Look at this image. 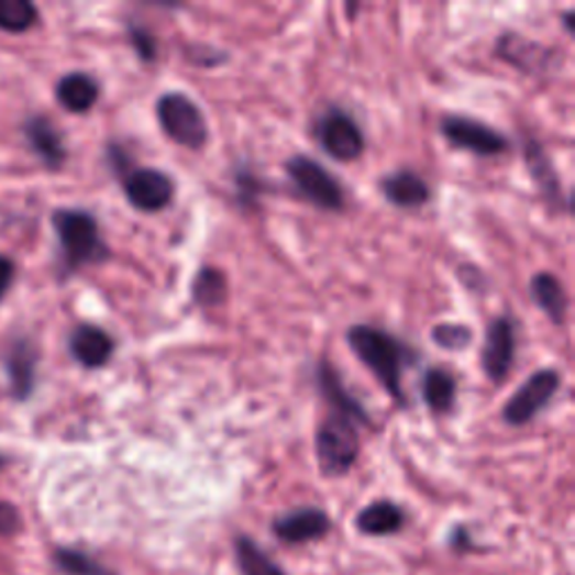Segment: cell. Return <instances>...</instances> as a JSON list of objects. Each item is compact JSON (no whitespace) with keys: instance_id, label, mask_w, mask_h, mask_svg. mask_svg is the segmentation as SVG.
<instances>
[{"instance_id":"obj_28","label":"cell","mask_w":575,"mask_h":575,"mask_svg":"<svg viewBox=\"0 0 575 575\" xmlns=\"http://www.w3.org/2000/svg\"><path fill=\"white\" fill-rule=\"evenodd\" d=\"M19 529H21L19 510L8 501H0V538H10L19 533Z\"/></svg>"},{"instance_id":"obj_22","label":"cell","mask_w":575,"mask_h":575,"mask_svg":"<svg viewBox=\"0 0 575 575\" xmlns=\"http://www.w3.org/2000/svg\"><path fill=\"white\" fill-rule=\"evenodd\" d=\"M236 551V562H239V571L243 575H286L275 560H270V555L261 549L252 538L241 535L234 544Z\"/></svg>"},{"instance_id":"obj_9","label":"cell","mask_w":575,"mask_h":575,"mask_svg":"<svg viewBox=\"0 0 575 575\" xmlns=\"http://www.w3.org/2000/svg\"><path fill=\"white\" fill-rule=\"evenodd\" d=\"M124 193L140 212H161L174 198V180L161 169H133L124 178Z\"/></svg>"},{"instance_id":"obj_2","label":"cell","mask_w":575,"mask_h":575,"mask_svg":"<svg viewBox=\"0 0 575 575\" xmlns=\"http://www.w3.org/2000/svg\"><path fill=\"white\" fill-rule=\"evenodd\" d=\"M57 230L64 266L68 273H77L88 264H99L109 256L107 243L99 236V225L92 214L81 209H59L52 217Z\"/></svg>"},{"instance_id":"obj_25","label":"cell","mask_w":575,"mask_h":575,"mask_svg":"<svg viewBox=\"0 0 575 575\" xmlns=\"http://www.w3.org/2000/svg\"><path fill=\"white\" fill-rule=\"evenodd\" d=\"M55 564L64 575H113L107 566L75 549H57Z\"/></svg>"},{"instance_id":"obj_4","label":"cell","mask_w":575,"mask_h":575,"mask_svg":"<svg viewBox=\"0 0 575 575\" xmlns=\"http://www.w3.org/2000/svg\"><path fill=\"white\" fill-rule=\"evenodd\" d=\"M158 122L163 131L180 146L200 148L207 142V122L196 101L183 92H167L158 99Z\"/></svg>"},{"instance_id":"obj_14","label":"cell","mask_w":575,"mask_h":575,"mask_svg":"<svg viewBox=\"0 0 575 575\" xmlns=\"http://www.w3.org/2000/svg\"><path fill=\"white\" fill-rule=\"evenodd\" d=\"M23 131H25V137L30 142L32 151L38 155L45 167L59 169L66 163V146H64L62 133L47 118L36 115L32 120H27Z\"/></svg>"},{"instance_id":"obj_13","label":"cell","mask_w":575,"mask_h":575,"mask_svg":"<svg viewBox=\"0 0 575 575\" xmlns=\"http://www.w3.org/2000/svg\"><path fill=\"white\" fill-rule=\"evenodd\" d=\"M113 351V338L95 324H79L70 335V353L86 369L103 367L111 360Z\"/></svg>"},{"instance_id":"obj_16","label":"cell","mask_w":575,"mask_h":575,"mask_svg":"<svg viewBox=\"0 0 575 575\" xmlns=\"http://www.w3.org/2000/svg\"><path fill=\"white\" fill-rule=\"evenodd\" d=\"M380 189L385 193V198L396 204V207H402V209H411V207H421L430 200L432 191L428 187V183L409 172V169H400L396 174H389L383 178L380 183Z\"/></svg>"},{"instance_id":"obj_31","label":"cell","mask_w":575,"mask_h":575,"mask_svg":"<svg viewBox=\"0 0 575 575\" xmlns=\"http://www.w3.org/2000/svg\"><path fill=\"white\" fill-rule=\"evenodd\" d=\"M564 25H566L568 32H573V14H571V12L564 16Z\"/></svg>"},{"instance_id":"obj_8","label":"cell","mask_w":575,"mask_h":575,"mask_svg":"<svg viewBox=\"0 0 575 575\" xmlns=\"http://www.w3.org/2000/svg\"><path fill=\"white\" fill-rule=\"evenodd\" d=\"M441 131L454 146L477 155H499L508 148V140L499 131L465 115H445Z\"/></svg>"},{"instance_id":"obj_24","label":"cell","mask_w":575,"mask_h":575,"mask_svg":"<svg viewBox=\"0 0 575 575\" xmlns=\"http://www.w3.org/2000/svg\"><path fill=\"white\" fill-rule=\"evenodd\" d=\"M38 19L30 0H0V30L21 34L27 32Z\"/></svg>"},{"instance_id":"obj_19","label":"cell","mask_w":575,"mask_h":575,"mask_svg":"<svg viewBox=\"0 0 575 575\" xmlns=\"http://www.w3.org/2000/svg\"><path fill=\"white\" fill-rule=\"evenodd\" d=\"M531 297L546 312V318L555 324L562 327L566 320V310H568V297L560 284L557 277L551 273H538L531 279Z\"/></svg>"},{"instance_id":"obj_32","label":"cell","mask_w":575,"mask_h":575,"mask_svg":"<svg viewBox=\"0 0 575 575\" xmlns=\"http://www.w3.org/2000/svg\"><path fill=\"white\" fill-rule=\"evenodd\" d=\"M5 465V458L3 456H0V467H3Z\"/></svg>"},{"instance_id":"obj_15","label":"cell","mask_w":575,"mask_h":575,"mask_svg":"<svg viewBox=\"0 0 575 575\" xmlns=\"http://www.w3.org/2000/svg\"><path fill=\"white\" fill-rule=\"evenodd\" d=\"M355 527L362 535L387 538V535L398 533L405 527V512L398 504H394L389 499H380L357 512Z\"/></svg>"},{"instance_id":"obj_17","label":"cell","mask_w":575,"mask_h":575,"mask_svg":"<svg viewBox=\"0 0 575 575\" xmlns=\"http://www.w3.org/2000/svg\"><path fill=\"white\" fill-rule=\"evenodd\" d=\"M318 383H320V389H322V394L327 396V400L331 402V407H333L335 413L349 416V418H353V421L369 423L367 411H364L362 405L344 389L338 372L331 367V362H327V360L320 362V367H318Z\"/></svg>"},{"instance_id":"obj_23","label":"cell","mask_w":575,"mask_h":575,"mask_svg":"<svg viewBox=\"0 0 575 575\" xmlns=\"http://www.w3.org/2000/svg\"><path fill=\"white\" fill-rule=\"evenodd\" d=\"M191 295H193V301L202 308L221 306L228 297L225 275L219 268H202L193 279Z\"/></svg>"},{"instance_id":"obj_30","label":"cell","mask_w":575,"mask_h":575,"mask_svg":"<svg viewBox=\"0 0 575 575\" xmlns=\"http://www.w3.org/2000/svg\"><path fill=\"white\" fill-rule=\"evenodd\" d=\"M450 544H452V549H456V551H469V549H473V540H469V533H467L465 529H456V531L452 533Z\"/></svg>"},{"instance_id":"obj_21","label":"cell","mask_w":575,"mask_h":575,"mask_svg":"<svg viewBox=\"0 0 575 575\" xmlns=\"http://www.w3.org/2000/svg\"><path fill=\"white\" fill-rule=\"evenodd\" d=\"M527 163H529V172L535 180V185L540 187V191L553 200V202H562V191H560V180L557 174L551 165V161L546 158L544 148L538 142H529L527 144Z\"/></svg>"},{"instance_id":"obj_12","label":"cell","mask_w":575,"mask_h":575,"mask_svg":"<svg viewBox=\"0 0 575 575\" xmlns=\"http://www.w3.org/2000/svg\"><path fill=\"white\" fill-rule=\"evenodd\" d=\"M36 349L30 340L19 338L8 346L5 369L10 376V389L16 400H27L36 383Z\"/></svg>"},{"instance_id":"obj_11","label":"cell","mask_w":575,"mask_h":575,"mask_svg":"<svg viewBox=\"0 0 575 575\" xmlns=\"http://www.w3.org/2000/svg\"><path fill=\"white\" fill-rule=\"evenodd\" d=\"M275 535L286 544H306L331 531V519L322 508H297L273 521Z\"/></svg>"},{"instance_id":"obj_3","label":"cell","mask_w":575,"mask_h":575,"mask_svg":"<svg viewBox=\"0 0 575 575\" xmlns=\"http://www.w3.org/2000/svg\"><path fill=\"white\" fill-rule=\"evenodd\" d=\"M316 454L327 477H342L360 456V436L355 421L342 413H329L316 434Z\"/></svg>"},{"instance_id":"obj_26","label":"cell","mask_w":575,"mask_h":575,"mask_svg":"<svg viewBox=\"0 0 575 575\" xmlns=\"http://www.w3.org/2000/svg\"><path fill=\"white\" fill-rule=\"evenodd\" d=\"M432 340L447 351H461L473 342V331L463 324H439L432 331Z\"/></svg>"},{"instance_id":"obj_6","label":"cell","mask_w":575,"mask_h":575,"mask_svg":"<svg viewBox=\"0 0 575 575\" xmlns=\"http://www.w3.org/2000/svg\"><path fill=\"white\" fill-rule=\"evenodd\" d=\"M560 389V374L553 369L535 372L524 385H521L512 398L504 405L501 416L512 428L527 425L553 400Z\"/></svg>"},{"instance_id":"obj_7","label":"cell","mask_w":575,"mask_h":575,"mask_svg":"<svg viewBox=\"0 0 575 575\" xmlns=\"http://www.w3.org/2000/svg\"><path fill=\"white\" fill-rule=\"evenodd\" d=\"M322 148L340 163L357 161L364 151V135L357 122L342 109H329L316 124Z\"/></svg>"},{"instance_id":"obj_10","label":"cell","mask_w":575,"mask_h":575,"mask_svg":"<svg viewBox=\"0 0 575 575\" xmlns=\"http://www.w3.org/2000/svg\"><path fill=\"white\" fill-rule=\"evenodd\" d=\"M515 324L510 318H497L488 327L484 351H482V364L484 372L493 383H504V378L510 374L512 360H515Z\"/></svg>"},{"instance_id":"obj_29","label":"cell","mask_w":575,"mask_h":575,"mask_svg":"<svg viewBox=\"0 0 575 575\" xmlns=\"http://www.w3.org/2000/svg\"><path fill=\"white\" fill-rule=\"evenodd\" d=\"M14 281V264L8 256H0V299L5 297Z\"/></svg>"},{"instance_id":"obj_1","label":"cell","mask_w":575,"mask_h":575,"mask_svg":"<svg viewBox=\"0 0 575 575\" xmlns=\"http://www.w3.org/2000/svg\"><path fill=\"white\" fill-rule=\"evenodd\" d=\"M351 351L355 357L367 367L376 380L387 389V394L405 407V391H402V364L407 360V351L402 344L383 329L357 324L346 335Z\"/></svg>"},{"instance_id":"obj_18","label":"cell","mask_w":575,"mask_h":575,"mask_svg":"<svg viewBox=\"0 0 575 575\" xmlns=\"http://www.w3.org/2000/svg\"><path fill=\"white\" fill-rule=\"evenodd\" d=\"M57 99L70 113H88L99 99V86L86 73H70L57 84Z\"/></svg>"},{"instance_id":"obj_5","label":"cell","mask_w":575,"mask_h":575,"mask_svg":"<svg viewBox=\"0 0 575 575\" xmlns=\"http://www.w3.org/2000/svg\"><path fill=\"white\" fill-rule=\"evenodd\" d=\"M286 172L297 187V191L312 204H318L329 212H338L344 204V191L335 176L322 167L318 161L306 158V155H295L286 163Z\"/></svg>"},{"instance_id":"obj_27","label":"cell","mask_w":575,"mask_h":575,"mask_svg":"<svg viewBox=\"0 0 575 575\" xmlns=\"http://www.w3.org/2000/svg\"><path fill=\"white\" fill-rule=\"evenodd\" d=\"M129 38L131 45L135 47V52L140 55V59L144 62H153L155 55H158V43L151 36V32L142 25H129Z\"/></svg>"},{"instance_id":"obj_20","label":"cell","mask_w":575,"mask_h":575,"mask_svg":"<svg viewBox=\"0 0 575 575\" xmlns=\"http://www.w3.org/2000/svg\"><path fill=\"white\" fill-rule=\"evenodd\" d=\"M425 405L436 413H447L456 400V380L445 369H430L421 385Z\"/></svg>"}]
</instances>
